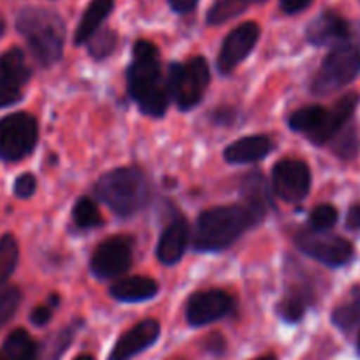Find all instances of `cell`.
<instances>
[{
	"mask_svg": "<svg viewBox=\"0 0 360 360\" xmlns=\"http://www.w3.org/2000/svg\"><path fill=\"white\" fill-rule=\"evenodd\" d=\"M308 297L306 290H292L285 295L278 304V315L287 322H299L306 311V304H308Z\"/></svg>",
	"mask_w": 360,
	"mask_h": 360,
	"instance_id": "22",
	"label": "cell"
},
{
	"mask_svg": "<svg viewBox=\"0 0 360 360\" xmlns=\"http://www.w3.org/2000/svg\"><path fill=\"white\" fill-rule=\"evenodd\" d=\"M134 253V239L129 236H115L97 246L91 257V273L98 280H112L130 269Z\"/></svg>",
	"mask_w": 360,
	"mask_h": 360,
	"instance_id": "9",
	"label": "cell"
},
{
	"mask_svg": "<svg viewBox=\"0 0 360 360\" xmlns=\"http://www.w3.org/2000/svg\"><path fill=\"white\" fill-rule=\"evenodd\" d=\"M109 292L122 302H143L157 295L158 283L146 276H132L116 281Z\"/></svg>",
	"mask_w": 360,
	"mask_h": 360,
	"instance_id": "18",
	"label": "cell"
},
{
	"mask_svg": "<svg viewBox=\"0 0 360 360\" xmlns=\"http://www.w3.org/2000/svg\"><path fill=\"white\" fill-rule=\"evenodd\" d=\"M234 309V299L224 290H202L186 302V320L190 326L202 327L224 319Z\"/></svg>",
	"mask_w": 360,
	"mask_h": 360,
	"instance_id": "11",
	"label": "cell"
},
{
	"mask_svg": "<svg viewBox=\"0 0 360 360\" xmlns=\"http://www.w3.org/2000/svg\"><path fill=\"white\" fill-rule=\"evenodd\" d=\"M243 197L246 202L255 204V206L266 207L269 206V195H267V186L262 174L252 172L243 179Z\"/></svg>",
	"mask_w": 360,
	"mask_h": 360,
	"instance_id": "24",
	"label": "cell"
},
{
	"mask_svg": "<svg viewBox=\"0 0 360 360\" xmlns=\"http://www.w3.org/2000/svg\"><path fill=\"white\" fill-rule=\"evenodd\" d=\"M255 360H278V359L274 357V355H264V357H259V359H255Z\"/></svg>",
	"mask_w": 360,
	"mask_h": 360,
	"instance_id": "39",
	"label": "cell"
},
{
	"mask_svg": "<svg viewBox=\"0 0 360 360\" xmlns=\"http://www.w3.org/2000/svg\"><path fill=\"white\" fill-rule=\"evenodd\" d=\"M116 44H118L116 32L104 28V30H98L91 35V39L88 41V51H90L94 58L102 60L115 51Z\"/></svg>",
	"mask_w": 360,
	"mask_h": 360,
	"instance_id": "27",
	"label": "cell"
},
{
	"mask_svg": "<svg viewBox=\"0 0 360 360\" xmlns=\"http://www.w3.org/2000/svg\"><path fill=\"white\" fill-rule=\"evenodd\" d=\"M0 360H39V345L27 330L16 329L4 341Z\"/></svg>",
	"mask_w": 360,
	"mask_h": 360,
	"instance_id": "20",
	"label": "cell"
},
{
	"mask_svg": "<svg viewBox=\"0 0 360 360\" xmlns=\"http://www.w3.org/2000/svg\"><path fill=\"white\" fill-rule=\"evenodd\" d=\"M295 245L301 252L329 267H341L354 259V246L340 236L319 231H301L295 236Z\"/></svg>",
	"mask_w": 360,
	"mask_h": 360,
	"instance_id": "8",
	"label": "cell"
},
{
	"mask_svg": "<svg viewBox=\"0 0 360 360\" xmlns=\"http://www.w3.org/2000/svg\"><path fill=\"white\" fill-rule=\"evenodd\" d=\"M4 32H6V21H4V18L0 16V37L4 35Z\"/></svg>",
	"mask_w": 360,
	"mask_h": 360,
	"instance_id": "38",
	"label": "cell"
},
{
	"mask_svg": "<svg viewBox=\"0 0 360 360\" xmlns=\"http://www.w3.org/2000/svg\"><path fill=\"white\" fill-rule=\"evenodd\" d=\"M259 37L260 28L253 21H248V23H243L238 28H234L221 44L220 55H218V69L224 74L232 72L252 53Z\"/></svg>",
	"mask_w": 360,
	"mask_h": 360,
	"instance_id": "13",
	"label": "cell"
},
{
	"mask_svg": "<svg viewBox=\"0 0 360 360\" xmlns=\"http://www.w3.org/2000/svg\"><path fill=\"white\" fill-rule=\"evenodd\" d=\"M248 4L250 0H218L207 14V23L220 25L224 21H229L231 18L241 14Z\"/></svg>",
	"mask_w": 360,
	"mask_h": 360,
	"instance_id": "26",
	"label": "cell"
},
{
	"mask_svg": "<svg viewBox=\"0 0 360 360\" xmlns=\"http://www.w3.org/2000/svg\"><path fill=\"white\" fill-rule=\"evenodd\" d=\"M188 243V225L185 220H176L162 232L157 246V257L165 266L179 262Z\"/></svg>",
	"mask_w": 360,
	"mask_h": 360,
	"instance_id": "17",
	"label": "cell"
},
{
	"mask_svg": "<svg viewBox=\"0 0 360 360\" xmlns=\"http://www.w3.org/2000/svg\"><path fill=\"white\" fill-rule=\"evenodd\" d=\"M347 225L348 229H354V231H360V204L350 207L347 217Z\"/></svg>",
	"mask_w": 360,
	"mask_h": 360,
	"instance_id": "37",
	"label": "cell"
},
{
	"mask_svg": "<svg viewBox=\"0 0 360 360\" xmlns=\"http://www.w3.org/2000/svg\"><path fill=\"white\" fill-rule=\"evenodd\" d=\"M115 7V0H91L90 6L84 11L83 18H81L79 25H77L76 35H74V42L76 44H83L91 39L95 32H98L102 21L109 16V13Z\"/></svg>",
	"mask_w": 360,
	"mask_h": 360,
	"instance_id": "19",
	"label": "cell"
},
{
	"mask_svg": "<svg viewBox=\"0 0 360 360\" xmlns=\"http://www.w3.org/2000/svg\"><path fill=\"white\" fill-rule=\"evenodd\" d=\"M0 70L20 86L27 84V81L32 76L30 67H28L23 51L20 48H11L0 55Z\"/></svg>",
	"mask_w": 360,
	"mask_h": 360,
	"instance_id": "21",
	"label": "cell"
},
{
	"mask_svg": "<svg viewBox=\"0 0 360 360\" xmlns=\"http://www.w3.org/2000/svg\"><path fill=\"white\" fill-rule=\"evenodd\" d=\"M35 188H37V181H35V176L27 172V174L18 176L16 181H14V195L20 197V199H28V197L34 195Z\"/></svg>",
	"mask_w": 360,
	"mask_h": 360,
	"instance_id": "33",
	"label": "cell"
},
{
	"mask_svg": "<svg viewBox=\"0 0 360 360\" xmlns=\"http://www.w3.org/2000/svg\"><path fill=\"white\" fill-rule=\"evenodd\" d=\"M338 221V211L336 207L330 206V204H320L313 210L311 217H309V225H311L313 231L326 232L329 229L334 227V224Z\"/></svg>",
	"mask_w": 360,
	"mask_h": 360,
	"instance_id": "30",
	"label": "cell"
},
{
	"mask_svg": "<svg viewBox=\"0 0 360 360\" xmlns=\"http://www.w3.org/2000/svg\"><path fill=\"white\" fill-rule=\"evenodd\" d=\"M357 347H359V352H360V336H359V343H357Z\"/></svg>",
	"mask_w": 360,
	"mask_h": 360,
	"instance_id": "41",
	"label": "cell"
},
{
	"mask_svg": "<svg viewBox=\"0 0 360 360\" xmlns=\"http://www.w3.org/2000/svg\"><path fill=\"white\" fill-rule=\"evenodd\" d=\"M18 255H20V250H18V243L14 236H2L0 238V287L6 285V281L9 280L11 274L16 269Z\"/></svg>",
	"mask_w": 360,
	"mask_h": 360,
	"instance_id": "23",
	"label": "cell"
},
{
	"mask_svg": "<svg viewBox=\"0 0 360 360\" xmlns=\"http://www.w3.org/2000/svg\"><path fill=\"white\" fill-rule=\"evenodd\" d=\"M16 27L41 65L49 67L58 62L65 42V25L58 14L48 9L28 7L20 13Z\"/></svg>",
	"mask_w": 360,
	"mask_h": 360,
	"instance_id": "3",
	"label": "cell"
},
{
	"mask_svg": "<svg viewBox=\"0 0 360 360\" xmlns=\"http://www.w3.org/2000/svg\"><path fill=\"white\" fill-rule=\"evenodd\" d=\"M37 120L28 112H13L0 120V160L18 162L37 144Z\"/></svg>",
	"mask_w": 360,
	"mask_h": 360,
	"instance_id": "7",
	"label": "cell"
},
{
	"mask_svg": "<svg viewBox=\"0 0 360 360\" xmlns=\"http://www.w3.org/2000/svg\"><path fill=\"white\" fill-rule=\"evenodd\" d=\"M171 95L181 111H188L202 101L210 84L211 74L202 56L190 58L185 63H172L169 69Z\"/></svg>",
	"mask_w": 360,
	"mask_h": 360,
	"instance_id": "6",
	"label": "cell"
},
{
	"mask_svg": "<svg viewBox=\"0 0 360 360\" xmlns=\"http://www.w3.org/2000/svg\"><path fill=\"white\" fill-rule=\"evenodd\" d=\"M306 37L315 46H340L350 37V27L340 14L327 11L308 25Z\"/></svg>",
	"mask_w": 360,
	"mask_h": 360,
	"instance_id": "15",
	"label": "cell"
},
{
	"mask_svg": "<svg viewBox=\"0 0 360 360\" xmlns=\"http://www.w3.org/2000/svg\"><path fill=\"white\" fill-rule=\"evenodd\" d=\"M360 72V48L350 42L336 46L320 65L313 77L311 91L315 95L334 94L357 77Z\"/></svg>",
	"mask_w": 360,
	"mask_h": 360,
	"instance_id": "5",
	"label": "cell"
},
{
	"mask_svg": "<svg viewBox=\"0 0 360 360\" xmlns=\"http://www.w3.org/2000/svg\"><path fill=\"white\" fill-rule=\"evenodd\" d=\"M129 94L141 111L148 116H164L171 101L169 77L164 76L157 46L150 41H137L134 46V62L127 72Z\"/></svg>",
	"mask_w": 360,
	"mask_h": 360,
	"instance_id": "2",
	"label": "cell"
},
{
	"mask_svg": "<svg viewBox=\"0 0 360 360\" xmlns=\"http://www.w3.org/2000/svg\"><path fill=\"white\" fill-rule=\"evenodd\" d=\"M72 218L77 227L81 229H94L102 224V214L98 211L97 204L88 197H83L76 202L72 210Z\"/></svg>",
	"mask_w": 360,
	"mask_h": 360,
	"instance_id": "25",
	"label": "cell"
},
{
	"mask_svg": "<svg viewBox=\"0 0 360 360\" xmlns=\"http://www.w3.org/2000/svg\"><path fill=\"white\" fill-rule=\"evenodd\" d=\"M98 197L120 217H130L146 206L150 183L137 167H120L102 176L95 185Z\"/></svg>",
	"mask_w": 360,
	"mask_h": 360,
	"instance_id": "4",
	"label": "cell"
},
{
	"mask_svg": "<svg viewBox=\"0 0 360 360\" xmlns=\"http://www.w3.org/2000/svg\"><path fill=\"white\" fill-rule=\"evenodd\" d=\"M160 336V326L157 320H144L122 334L111 350L109 360H130L137 354L150 348Z\"/></svg>",
	"mask_w": 360,
	"mask_h": 360,
	"instance_id": "14",
	"label": "cell"
},
{
	"mask_svg": "<svg viewBox=\"0 0 360 360\" xmlns=\"http://www.w3.org/2000/svg\"><path fill=\"white\" fill-rule=\"evenodd\" d=\"M197 2H199V0H169L172 9H174L176 13H181V14H186L190 13V11L195 9Z\"/></svg>",
	"mask_w": 360,
	"mask_h": 360,
	"instance_id": "36",
	"label": "cell"
},
{
	"mask_svg": "<svg viewBox=\"0 0 360 360\" xmlns=\"http://www.w3.org/2000/svg\"><path fill=\"white\" fill-rule=\"evenodd\" d=\"M74 360H94L91 355H79V357H76Z\"/></svg>",
	"mask_w": 360,
	"mask_h": 360,
	"instance_id": "40",
	"label": "cell"
},
{
	"mask_svg": "<svg viewBox=\"0 0 360 360\" xmlns=\"http://www.w3.org/2000/svg\"><path fill=\"white\" fill-rule=\"evenodd\" d=\"M274 193L285 202H301L311 188V171L297 158H283L273 169Z\"/></svg>",
	"mask_w": 360,
	"mask_h": 360,
	"instance_id": "10",
	"label": "cell"
},
{
	"mask_svg": "<svg viewBox=\"0 0 360 360\" xmlns=\"http://www.w3.org/2000/svg\"><path fill=\"white\" fill-rule=\"evenodd\" d=\"M266 207L243 202L213 207L199 217L193 234L197 252H221L234 245L246 231L259 225L266 217Z\"/></svg>",
	"mask_w": 360,
	"mask_h": 360,
	"instance_id": "1",
	"label": "cell"
},
{
	"mask_svg": "<svg viewBox=\"0 0 360 360\" xmlns=\"http://www.w3.org/2000/svg\"><path fill=\"white\" fill-rule=\"evenodd\" d=\"M21 304V292L16 287L0 288V330L16 315Z\"/></svg>",
	"mask_w": 360,
	"mask_h": 360,
	"instance_id": "28",
	"label": "cell"
},
{
	"mask_svg": "<svg viewBox=\"0 0 360 360\" xmlns=\"http://www.w3.org/2000/svg\"><path fill=\"white\" fill-rule=\"evenodd\" d=\"M359 94H348L336 102L330 109L322 108L315 129L308 134V139L315 144H326L334 141V137L343 130L348 120L354 116L359 105Z\"/></svg>",
	"mask_w": 360,
	"mask_h": 360,
	"instance_id": "12",
	"label": "cell"
},
{
	"mask_svg": "<svg viewBox=\"0 0 360 360\" xmlns=\"http://www.w3.org/2000/svg\"><path fill=\"white\" fill-rule=\"evenodd\" d=\"M359 150V139L355 136L354 130H348L341 139H338V144H334V151H336L340 157L350 158L357 153Z\"/></svg>",
	"mask_w": 360,
	"mask_h": 360,
	"instance_id": "32",
	"label": "cell"
},
{
	"mask_svg": "<svg viewBox=\"0 0 360 360\" xmlns=\"http://www.w3.org/2000/svg\"><path fill=\"white\" fill-rule=\"evenodd\" d=\"M334 323H336L340 329H352L354 326L360 323V294L355 295L352 301H348L347 304L340 306V308L334 311L333 315Z\"/></svg>",
	"mask_w": 360,
	"mask_h": 360,
	"instance_id": "29",
	"label": "cell"
},
{
	"mask_svg": "<svg viewBox=\"0 0 360 360\" xmlns=\"http://www.w3.org/2000/svg\"><path fill=\"white\" fill-rule=\"evenodd\" d=\"M313 0H281V9L288 14H295L304 11Z\"/></svg>",
	"mask_w": 360,
	"mask_h": 360,
	"instance_id": "35",
	"label": "cell"
},
{
	"mask_svg": "<svg viewBox=\"0 0 360 360\" xmlns=\"http://www.w3.org/2000/svg\"><path fill=\"white\" fill-rule=\"evenodd\" d=\"M21 88L18 83H14L11 77H7L6 74L0 70V108H7V105L16 104L18 101H21Z\"/></svg>",
	"mask_w": 360,
	"mask_h": 360,
	"instance_id": "31",
	"label": "cell"
},
{
	"mask_svg": "<svg viewBox=\"0 0 360 360\" xmlns=\"http://www.w3.org/2000/svg\"><path fill=\"white\" fill-rule=\"evenodd\" d=\"M51 316H53V304L37 306V308L30 313V322L34 323V326L42 327L51 320Z\"/></svg>",
	"mask_w": 360,
	"mask_h": 360,
	"instance_id": "34",
	"label": "cell"
},
{
	"mask_svg": "<svg viewBox=\"0 0 360 360\" xmlns=\"http://www.w3.org/2000/svg\"><path fill=\"white\" fill-rule=\"evenodd\" d=\"M274 144L271 137L267 136H248L232 143L227 150L224 151L225 160L231 164H253L273 151Z\"/></svg>",
	"mask_w": 360,
	"mask_h": 360,
	"instance_id": "16",
	"label": "cell"
}]
</instances>
